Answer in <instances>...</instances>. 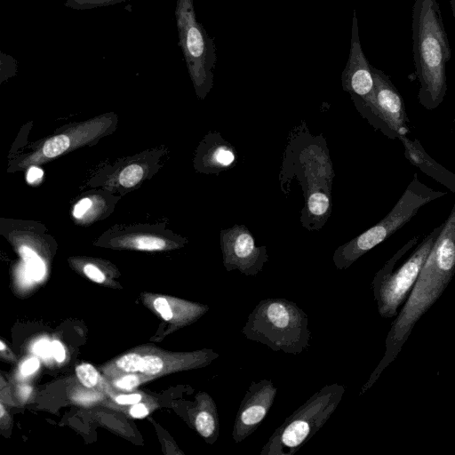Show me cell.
Returning <instances> with one entry per match:
<instances>
[{"instance_id": "6da1fadb", "label": "cell", "mask_w": 455, "mask_h": 455, "mask_svg": "<svg viewBox=\"0 0 455 455\" xmlns=\"http://www.w3.org/2000/svg\"><path fill=\"white\" fill-rule=\"evenodd\" d=\"M455 275V204L443 222L435 243L409 296L392 322L382 359L363 386L365 393L396 358L415 324L442 296Z\"/></svg>"}, {"instance_id": "7a4b0ae2", "label": "cell", "mask_w": 455, "mask_h": 455, "mask_svg": "<svg viewBox=\"0 0 455 455\" xmlns=\"http://www.w3.org/2000/svg\"><path fill=\"white\" fill-rule=\"evenodd\" d=\"M412 52L419 84L418 98L427 109L437 108L447 92L446 64L451 52L436 0H415Z\"/></svg>"}, {"instance_id": "3957f363", "label": "cell", "mask_w": 455, "mask_h": 455, "mask_svg": "<svg viewBox=\"0 0 455 455\" xmlns=\"http://www.w3.org/2000/svg\"><path fill=\"white\" fill-rule=\"evenodd\" d=\"M246 339L274 351L299 355L310 347L307 314L296 303L283 298L260 300L243 327Z\"/></svg>"}, {"instance_id": "277c9868", "label": "cell", "mask_w": 455, "mask_h": 455, "mask_svg": "<svg viewBox=\"0 0 455 455\" xmlns=\"http://www.w3.org/2000/svg\"><path fill=\"white\" fill-rule=\"evenodd\" d=\"M344 394L343 385H325L284 419L273 432L259 454H295L323 427Z\"/></svg>"}, {"instance_id": "5b68a950", "label": "cell", "mask_w": 455, "mask_h": 455, "mask_svg": "<svg viewBox=\"0 0 455 455\" xmlns=\"http://www.w3.org/2000/svg\"><path fill=\"white\" fill-rule=\"evenodd\" d=\"M443 224L434 228L423 239L399 268L394 270L396 262L417 243L419 236L409 240L376 273L371 282V288L378 312L382 317L396 316L398 309L404 303L416 283Z\"/></svg>"}, {"instance_id": "8992f818", "label": "cell", "mask_w": 455, "mask_h": 455, "mask_svg": "<svg viewBox=\"0 0 455 455\" xmlns=\"http://www.w3.org/2000/svg\"><path fill=\"white\" fill-rule=\"evenodd\" d=\"M444 195V192L435 191L424 185L415 174L385 218L335 250L332 259L337 269L348 268L360 257L405 225L423 205Z\"/></svg>"}, {"instance_id": "52a82bcc", "label": "cell", "mask_w": 455, "mask_h": 455, "mask_svg": "<svg viewBox=\"0 0 455 455\" xmlns=\"http://www.w3.org/2000/svg\"><path fill=\"white\" fill-rule=\"evenodd\" d=\"M175 18L179 45L182 51L196 92L204 99L213 85L216 48L197 20L193 0H177Z\"/></svg>"}, {"instance_id": "ba28073f", "label": "cell", "mask_w": 455, "mask_h": 455, "mask_svg": "<svg viewBox=\"0 0 455 455\" xmlns=\"http://www.w3.org/2000/svg\"><path fill=\"white\" fill-rule=\"evenodd\" d=\"M220 248L227 271L239 270L245 275H256L268 260L267 247H257L244 225L221 230Z\"/></svg>"}, {"instance_id": "9c48e42d", "label": "cell", "mask_w": 455, "mask_h": 455, "mask_svg": "<svg viewBox=\"0 0 455 455\" xmlns=\"http://www.w3.org/2000/svg\"><path fill=\"white\" fill-rule=\"evenodd\" d=\"M371 72L374 79L373 97L363 110L398 138L405 136L408 133L407 116L400 93L384 72L372 66Z\"/></svg>"}, {"instance_id": "30bf717a", "label": "cell", "mask_w": 455, "mask_h": 455, "mask_svg": "<svg viewBox=\"0 0 455 455\" xmlns=\"http://www.w3.org/2000/svg\"><path fill=\"white\" fill-rule=\"evenodd\" d=\"M343 90L349 92L358 110L371 102L374 92L371 65L361 46L355 10L353 12L350 51L341 76Z\"/></svg>"}, {"instance_id": "8fae6325", "label": "cell", "mask_w": 455, "mask_h": 455, "mask_svg": "<svg viewBox=\"0 0 455 455\" xmlns=\"http://www.w3.org/2000/svg\"><path fill=\"white\" fill-rule=\"evenodd\" d=\"M277 389L269 379L252 382L237 410L232 430L235 443L253 434L272 407Z\"/></svg>"}, {"instance_id": "7c38bea8", "label": "cell", "mask_w": 455, "mask_h": 455, "mask_svg": "<svg viewBox=\"0 0 455 455\" xmlns=\"http://www.w3.org/2000/svg\"><path fill=\"white\" fill-rule=\"evenodd\" d=\"M108 125L109 123L106 118H96L79 124L68 132L49 138L34 154L22 162L21 166L36 165L57 157L75 147L99 137Z\"/></svg>"}, {"instance_id": "4fadbf2b", "label": "cell", "mask_w": 455, "mask_h": 455, "mask_svg": "<svg viewBox=\"0 0 455 455\" xmlns=\"http://www.w3.org/2000/svg\"><path fill=\"white\" fill-rule=\"evenodd\" d=\"M399 139L404 145L406 155L411 162L419 166L423 172H428L438 182L443 183L455 193V175L444 170L442 166L432 161L420 144L417 140L411 141L406 136H401Z\"/></svg>"}, {"instance_id": "5bb4252c", "label": "cell", "mask_w": 455, "mask_h": 455, "mask_svg": "<svg viewBox=\"0 0 455 455\" xmlns=\"http://www.w3.org/2000/svg\"><path fill=\"white\" fill-rule=\"evenodd\" d=\"M203 156V166L210 172H219L230 168L236 161V156L230 144L219 134H215Z\"/></svg>"}, {"instance_id": "9a60e30c", "label": "cell", "mask_w": 455, "mask_h": 455, "mask_svg": "<svg viewBox=\"0 0 455 455\" xmlns=\"http://www.w3.org/2000/svg\"><path fill=\"white\" fill-rule=\"evenodd\" d=\"M331 212V198L329 192L323 186L311 183L308 188L306 206L303 211L304 217L309 224L323 225Z\"/></svg>"}, {"instance_id": "2e32d148", "label": "cell", "mask_w": 455, "mask_h": 455, "mask_svg": "<svg viewBox=\"0 0 455 455\" xmlns=\"http://www.w3.org/2000/svg\"><path fill=\"white\" fill-rule=\"evenodd\" d=\"M123 246L141 251H161L168 246V243L158 236L150 235H132L122 239Z\"/></svg>"}, {"instance_id": "e0dca14e", "label": "cell", "mask_w": 455, "mask_h": 455, "mask_svg": "<svg viewBox=\"0 0 455 455\" xmlns=\"http://www.w3.org/2000/svg\"><path fill=\"white\" fill-rule=\"evenodd\" d=\"M100 201L94 197H84L73 208V216L77 220L89 221L100 212Z\"/></svg>"}, {"instance_id": "ac0fdd59", "label": "cell", "mask_w": 455, "mask_h": 455, "mask_svg": "<svg viewBox=\"0 0 455 455\" xmlns=\"http://www.w3.org/2000/svg\"><path fill=\"white\" fill-rule=\"evenodd\" d=\"M20 253L27 264L30 276L36 281L41 280L44 275L45 267L40 257L27 246L20 248Z\"/></svg>"}, {"instance_id": "d6986e66", "label": "cell", "mask_w": 455, "mask_h": 455, "mask_svg": "<svg viewBox=\"0 0 455 455\" xmlns=\"http://www.w3.org/2000/svg\"><path fill=\"white\" fill-rule=\"evenodd\" d=\"M144 174L145 168L141 164H131L120 172L118 182L122 187L131 188L142 180Z\"/></svg>"}, {"instance_id": "ffe728a7", "label": "cell", "mask_w": 455, "mask_h": 455, "mask_svg": "<svg viewBox=\"0 0 455 455\" xmlns=\"http://www.w3.org/2000/svg\"><path fill=\"white\" fill-rule=\"evenodd\" d=\"M127 0H67L64 5L74 10H89L105 7Z\"/></svg>"}, {"instance_id": "44dd1931", "label": "cell", "mask_w": 455, "mask_h": 455, "mask_svg": "<svg viewBox=\"0 0 455 455\" xmlns=\"http://www.w3.org/2000/svg\"><path fill=\"white\" fill-rule=\"evenodd\" d=\"M76 373L80 382L86 387H93L99 380L97 370L89 363H82L76 368Z\"/></svg>"}, {"instance_id": "7402d4cb", "label": "cell", "mask_w": 455, "mask_h": 455, "mask_svg": "<svg viewBox=\"0 0 455 455\" xmlns=\"http://www.w3.org/2000/svg\"><path fill=\"white\" fill-rule=\"evenodd\" d=\"M143 357L138 354H127L116 362V366L123 371L134 373L140 371Z\"/></svg>"}, {"instance_id": "603a6c76", "label": "cell", "mask_w": 455, "mask_h": 455, "mask_svg": "<svg viewBox=\"0 0 455 455\" xmlns=\"http://www.w3.org/2000/svg\"><path fill=\"white\" fill-rule=\"evenodd\" d=\"M164 368L163 360L157 355H145L142 360V366L140 372L146 375H156Z\"/></svg>"}, {"instance_id": "cb8c5ba5", "label": "cell", "mask_w": 455, "mask_h": 455, "mask_svg": "<svg viewBox=\"0 0 455 455\" xmlns=\"http://www.w3.org/2000/svg\"><path fill=\"white\" fill-rule=\"evenodd\" d=\"M0 60H1V71H2V76L6 72L7 76H12L16 73L17 70V61L16 60L12 57L11 55H7L4 53L3 52H0Z\"/></svg>"}, {"instance_id": "d4e9b609", "label": "cell", "mask_w": 455, "mask_h": 455, "mask_svg": "<svg viewBox=\"0 0 455 455\" xmlns=\"http://www.w3.org/2000/svg\"><path fill=\"white\" fill-rule=\"evenodd\" d=\"M154 307L164 320L170 321L172 319L173 313L166 299L161 297L156 299L154 300Z\"/></svg>"}, {"instance_id": "484cf974", "label": "cell", "mask_w": 455, "mask_h": 455, "mask_svg": "<svg viewBox=\"0 0 455 455\" xmlns=\"http://www.w3.org/2000/svg\"><path fill=\"white\" fill-rule=\"evenodd\" d=\"M140 382L138 376L130 374L124 376L115 382L116 387L124 390H130L135 387Z\"/></svg>"}, {"instance_id": "4316f807", "label": "cell", "mask_w": 455, "mask_h": 455, "mask_svg": "<svg viewBox=\"0 0 455 455\" xmlns=\"http://www.w3.org/2000/svg\"><path fill=\"white\" fill-rule=\"evenodd\" d=\"M84 272L93 282L100 283L105 281L104 274L92 264H86L84 267Z\"/></svg>"}, {"instance_id": "83f0119b", "label": "cell", "mask_w": 455, "mask_h": 455, "mask_svg": "<svg viewBox=\"0 0 455 455\" xmlns=\"http://www.w3.org/2000/svg\"><path fill=\"white\" fill-rule=\"evenodd\" d=\"M43 176V170L38 166L33 164L30 165V167L28 168L26 179L28 184L36 185L42 181Z\"/></svg>"}, {"instance_id": "f1b7e54d", "label": "cell", "mask_w": 455, "mask_h": 455, "mask_svg": "<svg viewBox=\"0 0 455 455\" xmlns=\"http://www.w3.org/2000/svg\"><path fill=\"white\" fill-rule=\"evenodd\" d=\"M34 351L36 354L42 357H50L52 355V343H50L46 339H43L36 343L34 347Z\"/></svg>"}, {"instance_id": "f546056e", "label": "cell", "mask_w": 455, "mask_h": 455, "mask_svg": "<svg viewBox=\"0 0 455 455\" xmlns=\"http://www.w3.org/2000/svg\"><path fill=\"white\" fill-rule=\"evenodd\" d=\"M39 367V361L36 357L29 358L26 360L21 367L20 372L22 375L27 376L34 373Z\"/></svg>"}, {"instance_id": "4dcf8cb0", "label": "cell", "mask_w": 455, "mask_h": 455, "mask_svg": "<svg viewBox=\"0 0 455 455\" xmlns=\"http://www.w3.org/2000/svg\"><path fill=\"white\" fill-rule=\"evenodd\" d=\"M52 355L57 362L60 363L64 361L66 352L64 347L59 340L52 341Z\"/></svg>"}, {"instance_id": "1f68e13d", "label": "cell", "mask_w": 455, "mask_h": 455, "mask_svg": "<svg viewBox=\"0 0 455 455\" xmlns=\"http://www.w3.org/2000/svg\"><path fill=\"white\" fill-rule=\"evenodd\" d=\"M141 399L139 394L123 395L116 398V402L120 404H135Z\"/></svg>"}, {"instance_id": "d6a6232c", "label": "cell", "mask_w": 455, "mask_h": 455, "mask_svg": "<svg viewBox=\"0 0 455 455\" xmlns=\"http://www.w3.org/2000/svg\"><path fill=\"white\" fill-rule=\"evenodd\" d=\"M133 418L141 419L148 414V410L143 403H135L130 410Z\"/></svg>"}, {"instance_id": "836d02e7", "label": "cell", "mask_w": 455, "mask_h": 455, "mask_svg": "<svg viewBox=\"0 0 455 455\" xmlns=\"http://www.w3.org/2000/svg\"><path fill=\"white\" fill-rule=\"evenodd\" d=\"M31 392V387L28 386H22L20 388V395L23 399H27Z\"/></svg>"}, {"instance_id": "e575fe53", "label": "cell", "mask_w": 455, "mask_h": 455, "mask_svg": "<svg viewBox=\"0 0 455 455\" xmlns=\"http://www.w3.org/2000/svg\"><path fill=\"white\" fill-rule=\"evenodd\" d=\"M451 8L453 13V16L455 17V0H449Z\"/></svg>"}, {"instance_id": "d590c367", "label": "cell", "mask_w": 455, "mask_h": 455, "mask_svg": "<svg viewBox=\"0 0 455 455\" xmlns=\"http://www.w3.org/2000/svg\"><path fill=\"white\" fill-rule=\"evenodd\" d=\"M4 405L3 404H0V417L3 418L4 415Z\"/></svg>"}, {"instance_id": "8d00e7d4", "label": "cell", "mask_w": 455, "mask_h": 455, "mask_svg": "<svg viewBox=\"0 0 455 455\" xmlns=\"http://www.w3.org/2000/svg\"><path fill=\"white\" fill-rule=\"evenodd\" d=\"M0 349L2 351H4L5 349V346H4V342L2 340L0 341Z\"/></svg>"}]
</instances>
